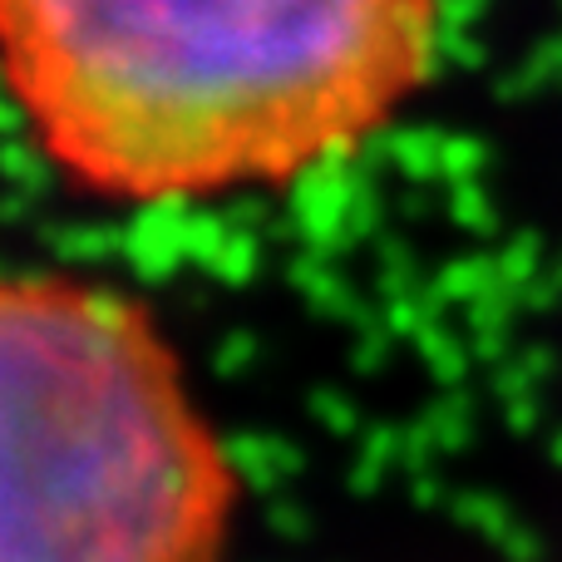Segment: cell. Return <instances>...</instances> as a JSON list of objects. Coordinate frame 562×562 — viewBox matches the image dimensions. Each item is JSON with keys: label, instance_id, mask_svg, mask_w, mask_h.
I'll use <instances>...</instances> for the list:
<instances>
[{"label": "cell", "instance_id": "obj_1", "mask_svg": "<svg viewBox=\"0 0 562 562\" xmlns=\"http://www.w3.org/2000/svg\"><path fill=\"white\" fill-rule=\"evenodd\" d=\"M445 0H0V79L65 178L119 203L277 188L395 124Z\"/></svg>", "mask_w": 562, "mask_h": 562}, {"label": "cell", "instance_id": "obj_2", "mask_svg": "<svg viewBox=\"0 0 562 562\" xmlns=\"http://www.w3.org/2000/svg\"><path fill=\"white\" fill-rule=\"evenodd\" d=\"M237 469L138 301L0 277V562H227Z\"/></svg>", "mask_w": 562, "mask_h": 562}]
</instances>
